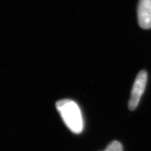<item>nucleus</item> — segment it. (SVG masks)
I'll return each instance as SVG.
<instances>
[{"mask_svg": "<svg viewBox=\"0 0 151 151\" xmlns=\"http://www.w3.org/2000/svg\"><path fill=\"white\" fill-rule=\"evenodd\" d=\"M56 108L69 129L74 134H80L83 129V119L78 104L65 99L56 103Z\"/></svg>", "mask_w": 151, "mask_h": 151, "instance_id": "1", "label": "nucleus"}, {"mask_svg": "<svg viewBox=\"0 0 151 151\" xmlns=\"http://www.w3.org/2000/svg\"><path fill=\"white\" fill-rule=\"evenodd\" d=\"M147 80V74L145 70H141L137 76L129 101V108L130 110H134L137 107L140 98L145 91Z\"/></svg>", "mask_w": 151, "mask_h": 151, "instance_id": "2", "label": "nucleus"}, {"mask_svg": "<svg viewBox=\"0 0 151 151\" xmlns=\"http://www.w3.org/2000/svg\"><path fill=\"white\" fill-rule=\"evenodd\" d=\"M139 26L144 29L151 28V0H139L137 6Z\"/></svg>", "mask_w": 151, "mask_h": 151, "instance_id": "3", "label": "nucleus"}, {"mask_svg": "<svg viewBox=\"0 0 151 151\" xmlns=\"http://www.w3.org/2000/svg\"><path fill=\"white\" fill-rule=\"evenodd\" d=\"M104 151H106V150H104Z\"/></svg>", "mask_w": 151, "mask_h": 151, "instance_id": "4", "label": "nucleus"}]
</instances>
